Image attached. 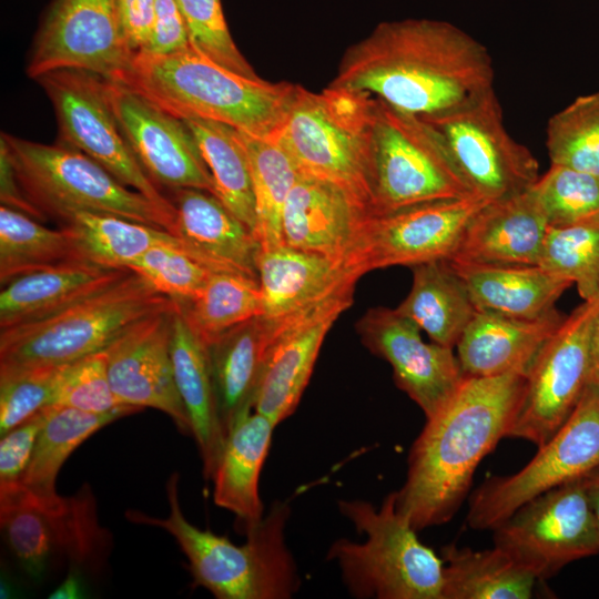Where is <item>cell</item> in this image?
<instances>
[{
  "label": "cell",
  "mask_w": 599,
  "mask_h": 599,
  "mask_svg": "<svg viewBox=\"0 0 599 599\" xmlns=\"http://www.w3.org/2000/svg\"><path fill=\"white\" fill-rule=\"evenodd\" d=\"M85 595L84 572L69 568L64 580L50 593L51 599H78Z\"/></svg>",
  "instance_id": "obj_51"
},
{
  "label": "cell",
  "mask_w": 599,
  "mask_h": 599,
  "mask_svg": "<svg viewBox=\"0 0 599 599\" xmlns=\"http://www.w3.org/2000/svg\"><path fill=\"white\" fill-rule=\"evenodd\" d=\"M366 213L338 185L300 173L284 207L283 242L346 263Z\"/></svg>",
  "instance_id": "obj_23"
},
{
  "label": "cell",
  "mask_w": 599,
  "mask_h": 599,
  "mask_svg": "<svg viewBox=\"0 0 599 599\" xmlns=\"http://www.w3.org/2000/svg\"><path fill=\"white\" fill-rule=\"evenodd\" d=\"M376 98L328 84L297 90L275 141L302 174L345 190L367 212L372 204V129Z\"/></svg>",
  "instance_id": "obj_6"
},
{
  "label": "cell",
  "mask_w": 599,
  "mask_h": 599,
  "mask_svg": "<svg viewBox=\"0 0 599 599\" xmlns=\"http://www.w3.org/2000/svg\"><path fill=\"white\" fill-rule=\"evenodd\" d=\"M0 526L8 547L34 579L57 559L95 572L111 550V534L99 522L88 485L69 497L37 495L22 484L0 489Z\"/></svg>",
  "instance_id": "obj_9"
},
{
  "label": "cell",
  "mask_w": 599,
  "mask_h": 599,
  "mask_svg": "<svg viewBox=\"0 0 599 599\" xmlns=\"http://www.w3.org/2000/svg\"><path fill=\"white\" fill-rule=\"evenodd\" d=\"M174 306L140 321L108 348L112 390L123 405L165 413L184 435L191 423L176 388L171 359Z\"/></svg>",
  "instance_id": "obj_21"
},
{
  "label": "cell",
  "mask_w": 599,
  "mask_h": 599,
  "mask_svg": "<svg viewBox=\"0 0 599 599\" xmlns=\"http://www.w3.org/2000/svg\"><path fill=\"white\" fill-rule=\"evenodd\" d=\"M443 599H528L536 576L509 554L494 546L474 550L445 546Z\"/></svg>",
  "instance_id": "obj_33"
},
{
  "label": "cell",
  "mask_w": 599,
  "mask_h": 599,
  "mask_svg": "<svg viewBox=\"0 0 599 599\" xmlns=\"http://www.w3.org/2000/svg\"><path fill=\"white\" fill-rule=\"evenodd\" d=\"M177 474L166 483L170 512L156 518L139 510L126 517L136 524L160 527L172 535L189 560L194 585L219 599H288L300 588V576L285 541L290 506L275 501L267 515L245 532L237 546L224 536L202 530L184 516L177 494Z\"/></svg>",
  "instance_id": "obj_3"
},
{
  "label": "cell",
  "mask_w": 599,
  "mask_h": 599,
  "mask_svg": "<svg viewBox=\"0 0 599 599\" xmlns=\"http://www.w3.org/2000/svg\"><path fill=\"white\" fill-rule=\"evenodd\" d=\"M60 366L0 368L1 436L51 405Z\"/></svg>",
  "instance_id": "obj_46"
},
{
  "label": "cell",
  "mask_w": 599,
  "mask_h": 599,
  "mask_svg": "<svg viewBox=\"0 0 599 599\" xmlns=\"http://www.w3.org/2000/svg\"><path fill=\"white\" fill-rule=\"evenodd\" d=\"M170 349L176 388L190 418L203 475L212 480L226 435L219 417L207 346L190 328L176 304Z\"/></svg>",
  "instance_id": "obj_27"
},
{
  "label": "cell",
  "mask_w": 599,
  "mask_h": 599,
  "mask_svg": "<svg viewBox=\"0 0 599 599\" xmlns=\"http://www.w3.org/2000/svg\"><path fill=\"white\" fill-rule=\"evenodd\" d=\"M599 466V386L588 384L564 426L519 471L486 479L470 496L467 524L494 529L535 497Z\"/></svg>",
  "instance_id": "obj_12"
},
{
  "label": "cell",
  "mask_w": 599,
  "mask_h": 599,
  "mask_svg": "<svg viewBox=\"0 0 599 599\" xmlns=\"http://www.w3.org/2000/svg\"><path fill=\"white\" fill-rule=\"evenodd\" d=\"M422 119L439 134L473 195L490 202L510 197L540 176L534 154L507 131L494 88L455 110Z\"/></svg>",
  "instance_id": "obj_11"
},
{
  "label": "cell",
  "mask_w": 599,
  "mask_h": 599,
  "mask_svg": "<svg viewBox=\"0 0 599 599\" xmlns=\"http://www.w3.org/2000/svg\"><path fill=\"white\" fill-rule=\"evenodd\" d=\"M354 290L343 291L292 315L267 317L271 332L254 397V412L276 425L294 413L327 333L353 304Z\"/></svg>",
  "instance_id": "obj_20"
},
{
  "label": "cell",
  "mask_w": 599,
  "mask_h": 599,
  "mask_svg": "<svg viewBox=\"0 0 599 599\" xmlns=\"http://www.w3.org/2000/svg\"><path fill=\"white\" fill-rule=\"evenodd\" d=\"M134 55L125 42L116 0H53L32 45V79L77 69L125 82Z\"/></svg>",
  "instance_id": "obj_17"
},
{
  "label": "cell",
  "mask_w": 599,
  "mask_h": 599,
  "mask_svg": "<svg viewBox=\"0 0 599 599\" xmlns=\"http://www.w3.org/2000/svg\"><path fill=\"white\" fill-rule=\"evenodd\" d=\"M51 405L90 413L123 406L110 384L105 349L60 366Z\"/></svg>",
  "instance_id": "obj_45"
},
{
  "label": "cell",
  "mask_w": 599,
  "mask_h": 599,
  "mask_svg": "<svg viewBox=\"0 0 599 599\" xmlns=\"http://www.w3.org/2000/svg\"><path fill=\"white\" fill-rule=\"evenodd\" d=\"M0 200L1 205L23 212L38 221L45 220V216L26 196L2 140H0Z\"/></svg>",
  "instance_id": "obj_50"
},
{
  "label": "cell",
  "mask_w": 599,
  "mask_h": 599,
  "mask_svg": "<svg viewBox=\"0 0 599 599\" xmlns=\"http://www.w3.org/2000/svg\"><path fill=\"white\" fill-rule=\"evenodd\" d=\"M408 295L396 307L432 342L455 348L477 308L469 291L448 260L412 267Z\"/></svg>",
  "instance_id": "obj_32"
},
{
  "label": "cell",
  "mask_w": 599,
  "mask_h": 599,
  "mask_svg": "<svg viewBox=\"0 0 599 599\" xmlns=\"http://www.w3.org/2000/svg\"><path fill=\"white\" fill-rule=\"evenodd\" d=\"M139 410L141 408L123 405L106 413H90L48 405L44 424L21 484L37 495H55L57 476L72 451L100 428Z\"/></svg>",
  "instance_id": "obj_34"
},
{
  "label": "cell",
  "mask_w": 599,
  "mask_h": 599,
  "mask_svg": "<svg viewBox=\"0 0 599 599\" xmlns=\"http://www.w3.org/2000/svg\"><path fill=\"white\" fill-rule=\"evenodd\" d=\"M191 45L217 64L241 75L260 77L236 47L221 0H176Z\"/></svg>",
  "instance_id": "obj_44"
},
{
  "label": "cell",
  "mask_w": 599,
  "mask_h": 599,
  "mask_svg": "<svg viewBox=\"0 0 599 599\" xmlns=\"http://www.w3.org/2000/svg\"><path fill=\"white\" fill-rule=\"evenodd\" d=\"M108 91L131 150L158 186L214 194L211 173L184 120L129 83L108 81Z\"/></svg>",
  "instance_id": "obj_18"
},
{
  "label": "cell",
  "mask_w": 599,
  "mask_h": 599,
  "mask_svg": "<svg viewBox=\"0 0 599 599\" xmlns=\"http://www.w3.org/2000/svg\"><path fill=\"white\" fill-rule=\"evenodd\" d=\"M341 514L366 539L335 540L327 559L356 598L443 599L444 560L424 545L395 506V491L377 509L368 501L339 500Z\"/></svg>",
  "instance_id": "obj_7"
},
{
  "label": "cell",
  "mask_w": 599,
  "mask_h": 599,
  "mask_svg": "<svg viewBox=\"0 0 599 599\" xmlns=\"http://www.w3.org/2000/svg\"><path fill=\"white\" fill-rule=\"evenodd\" d=\"M546 148L550 164L599 175V91L550 116Z\"/></svg>",
  "instance_id": "obj_41"
},
{
  "label": "cell",
  "mask_w": 599,
  "mask_h": 599,
  "mask_svg": "<svg viewBox=\"0 0 599 599\" xmlns=\"http://www.w3.org/2000/svg\"><path fill=\"white\" fill-rule=\"evenodd\" d=\"M530 190L549 226L599 215V175L550 164Z\"/></svg>",
  "instance_id": "obj_42"
},
{
  "label": "cell",
  "mask_w": 599,
  "mask_h": 599,
  "mask_svg": "<svg viewBox=\"0 0 599 599\" xmlns=\"http://www.w3.org/2000/svg\"><path fill=\"white\" fill-rule=\"evenodd\" d=\"M246 151L255 200L256 225L254 234L262 250L284 244L283 213L287 196L300 172L275 141L238 131Z\"/></svg>",
  "instance_id": "obj_38"
},
{
  "label": "cell",
  "mask_w": 599,
  "mask_h": 599,
  "mask_svg": "<svg viewBox=\"0 0 599 599\" xmlns=\"http://www.w3.org/2000/svg\"><path fill=\"white\" fill-rule=\"evenodd\" d=\"M85 261L71 233L48 229L30 215L0 206V283L47 267Z\"/></svg>",
  "instance_id": "obj_37"
},
{
  "label": "cell",
  "mask_w": 599,
  "mask_h": 599,
  "mask_svg": "<svg viewBox=\"0 0 599 599\" xmlns=\"http://www.w3.org/2000/svg\"><path fill=\"white\" fill-rule=\"evenodd\" d=\"M73 236L82 257L108 268L128 266L155 245H177L169 231L125 217L94 212H75L62 222Z\"/></svg>",
  "instance_id": "obj_35"
},
{
  "label": "cell",
  "mask_w": 599,
  "mask_h": 599,
  "mask_svg": "<svg viewBox=\"0 0 599 599\" xmlns=\"http://www.w3.org/2000/svg\"><path fill=\"white\" fill-rule=\"evenodd\" d=\"M589 384L599 386V297L591 329V363Z\"/></svg>",
  "instance_id": "obj_53"
},
{
  "label": "cell",
  "mask_w": 599,
  "mask_h": 599,
  "mask_svg": "<svg viewBox=\"0 0 599 599\" xmlns=\"http://www.w3.org/2000/svg\"><path fill=\"white\" fill-rule=\"evenodd\" d=\"M128 270L174 302L195 298L213 272L177 245H155L134 260Z\"/></svg>",
  "instance_id": "obj_43"
},
{
  "label": "cell",
  "mask_w": 599,
  "mask_h": 599,
  "mask_svg": "<svg viewBox=\"0 0 599 599\" xmlns=\"http://www.w3.org/2000/svg\"><path fill=\"white\" fill-rule=\"evenodd\" d=\"M116 4L125 42L135 58L150 41L155 0H116Z\"/></svg>",
  "instance_id": "obj_49"
},
{
  "label": "cell",
  "mask_w": 599,
  "mask_h": 599,
  "mask_svg": "<svg viewBox=\"0 0 599 599\" xmlns=\"http://www.w3.org/2000/svg\"><path fill=\"white\" fill-rule=\"evenodd\" d=\"M538 265L576 285L583 301L598 296L599 215L549 226Z\"/></svg>",
  "instance_id": "obj_40"
},
{
  "label": "cell",
  "mask_w": 599,
  "mask_h": 599,
  "mask_svg": "<svg viewBox=\"0 0 599 599\" xmlns=\"http://www.w3.org/2000/svg\"><path fill=\"white\" fill-rule=\"evenodd\" d=\"M263 315H292L355 288L358 276L345 262L323 254L281 245L261 250L257 257Z\"/></svg>",
  "instance_id": "obj_25"
},
{
  "label": "cell",
  "mask_w": 599,
  "mask_h": 599,
  "mask_svg": "<svg viewBox=\"0 0 599 599\" xmlns=\"http://www.w3.org/2000/svg\"><path fill=\"white\" fill-rule=\"evenodd\" d=\"M175 304L206 346L234 326L263 315L258 281L229 273H212L195 298Z\"/></svg>",
  "instance_id": "obj_39"
},
{
  "label": "cell",
  "mask_w": 599,
  "mask_h": 599,
  "mask_svg": "<svg viewBox=\"0 0 599 599\" xmlns=\"http://www.w3.org/2000/svg\"><path fill=\"white\" fill-rule=\"evenodd\" d=\"M526 373L465 377L451 398L413 443L395 506L412 527L449 521L466 499L476 468L507 437L517 414Z\"/></svg>",
  "instance_id": "obj_2"
},
{
  "label": "cell",
  "mask_w": 599,
  "mask_h": 599,
  "mask_svg": "<svg viewBox=\"0 0 599 599\" xmlns=\"http://www.w3.org/2000/svg\"><path fill=\"white\" fill-rule=\"evenodd\" d=\"M174 301L128 271L113 283L39 319L0 329V368L60 366L104 351Z\"/></svg>",
  "instance_id": "obj_5"
},
{
  "label": "cell",
  "mask_w": 599,
  "mask_h": 599,
  "mask_svg": "<svg viewBox=\"0 0 599 599\" xmlns=\"http://www.w3.org/2000/svg\"><path fill=\"white\" fill-rule=\"evenodd\" d=\"M565 318L558 309L538 318L477 311L455 347L465 377L526 373Z\"/></svg>",
  "instance_id": "obj_26"
},
{
  "label": "cell",
  "mask_w": 599,
  "mask_h": 599,
  "mask_svg": "<svg viewBox=\"0 0 599 599\" xmlns=\"http://www.w3.org/2000/svg\"><path fill=\"white\" fill-rule=\"evenodd\" d=\"M35 80L53 105L60 144L83 152L122 184L174 215L170 199L131 150L112 109L105 79L83 70L61 69Z\"/></svg>",
  "instance_id": "obj_13"
},
{
  "label": "cell",
  "mask_w": 599,
  "mask_h": 599,
  "mask_svg": "<svg viewBox=\"0 0 599 599\" xmlns=\"http://www.w3.org/2000/svg\"><path fill=\"white\" fill-rule=\"evenodd\" d=\"M530 189L483 206L468 224L449 261L478 265H538L549 225Z\"/></svg>",
  "instance_id": "obj_24"
},
{
  "label": "cell",
  "mask_w": 599,
  "mask_h": 599,
  "mask_svg": "<svg viewBox=\"0 0 599 599\" xmlns=\"http://www.w3.org/2000/svg\"><path fill=\"white\" fill-rule=\"evenodd\" d=\"M487 48L439 20L385 21L344 53L331 85L365 92L428 118L474 100L494 84Z\"/></svg>",
  "instance_id": "obj_1"
},
{
  "label": "cell",
  "mask_w": 599,
  "mask_h": 599,
  "mask_svg": "<svg viewBox=\"0 0 599 599\" xmlns=\"http://www.w3.org/2000/svg\"><path fill=\"white\" fill-rule=\"evenodd\" d=\"M488 202L470 195L367 212L346 265L358 276L390 266L450 260L476 213Z\"/></svg>",
  "instance_id": "obj_14"
},
{
  "label": "cell",
  "mask_w": 599,
  "mask_h": 599,
  "mask_svg": "<svg viewBox=\"0 0 599 599\" xmlns=\"http://www.w3.org/2000/svg\"><path fill=\"white\" fill-rule=\"evenodd\" d=\"M211 173L214 195L253 232L255 200L250 161L236 129L201 118L182 119Z\"/></svg>",
  "instance_id": "obj_36"
},
{
  "label": "cell",
  "mask_w": 599,
  "mask_h": 599,
  "mask_svg": "<svg viewBox=\"0 0 599 599\" xmlns=\"http://www.w3.org/2000/svg\"><path fill=\"white\" fill-rule=\"evenodd\" d=\"M470 195L439 134L422 118L376 99L368 212Z\"/></svg>",
  "instance_id": "obj_10"
},
{
  "label": "cell",
  "mask_w": 599,
  "mask_h": 599,
  "mask_svg": "<svg viewBox=\"0 0 599 599\" xmlns=\"http://www.w3.org/2000/svg\"><path fill=\"white\" fill-rule=\"evenodd\" d=\"M171 191L172 234L181 247L213 273L258 281L257 257L262 247L254 232L207 191Z\"/></svg>",
  "instance_id": "obj_22"
},
{
  "label": "cell",
  "mask_w": 599,
  "mask_h": 599,
  "mask_svg": "<svg viewBox=\"0 0 599 599\" xmlns=\"http://www.w3.org/2000/svg\"><path fill=\"white\" fill-rule=\"evenodd\" d=\"M29 201L45 216L62 222L75 212L112 214L162 227L172 234L174 215L122 184L83 152L7 133L1 139Z\"/></svg>",
  "instance_id": "obj_8"
},
{
  "label": "cell",
  "mask_w": 599,
  "mask_h": 599,
  "mask_svg": "<svg viewBox=\"0 0 599 599\" xmlns=\"http://www.w3.org/2000/svg\"><path fill=\"white\" fill-rule=\"evenodd\" d=\"M128 271L79 261L21 275L2 285L0 329L44 317L113 283Z\"/></svg>",
  "instance_id": "obj_29"
},
{
  "label": "cell",
  "mask_w": 599,
  "mask_h": 599,
  "mask_svg": "<svg viewBox=\"0 0 599 599\" xmlns=\"http://www.w3.org/2000/svg\"><path fill=\"white\" fill-rule=\"evenodd\" d=\"M125 83L181 119L212 120L270 140L277 135L297 90V84L235 73L192 45L167 55H135Z\"/></svg>",
  "instance_id": "obj_4"
},
{
  "label": "cell",
  "mask_w": 599,
  "mask_h": 599,
  "mask_svg": "<svg viewBox=\"0 0 599 599\" xmlns=\"http://www.w3.org/2000/svg\"><path fill=\"white\" fill-rule=\"evenodd\" d=\"M493 531L494 546L538 580L599 554V529L581 477L527 501Z\"/></svg>",
  "instance_id": "obj_16"
},
{
  "label": "cell",
  "mask_w": 599,
  "mask_h": 599,
  "mask_svg": "<svg viewBox=\"0 0 599 599\" xmlns=\"http://www.w3.org/2000/svg\"><path fill=\"white\" fill-rule=\"evenodd\" d=\"M449 261V260H448ZM477 311L519 318L542 317L572 283L540 265H478L449 261Z\"/></svg>",
  "instance_id": "obj_30"
},
{
  "label": "cell",
  "mask_w": 599,
  "mask_h": 599,
  "mask_svg": "<svg viewBox=\"0 0 599 599\" xmlns=\"http://www.w3.org/2000/svg\"><path fill=\"white\" fill-rule=\"evenodd\" d=\"M191 47L187 28L176 0H155L150 41L136 55L161 57Z\"/></svg>",
  "instance_id": "obj_48"
},
{
  "label": "cell",
  "mask_w": 599,
  "mask_h": 599,
  "mask_svg": "<svg viewBox=\"0 0 599 599\" xmlns=\"http://www.w3.org/2000/svg\"><path fill=\"white\" fill-rule=\"evenodd\" d=\"M275 426L257 412L238 420L226 437L212 477L214 502L232 511L244 532L264 517L258 479Z\"/></svg>",
  "instance_id": "obj_31"
},
{
  "label": "cell",
  "mask_w": 599,
  "mask_h": 599,
  "mask_svg": "<svg viewBox=\"0 0 599 599\" xmlns=\"http://www.w3.org/2000/svg\"><path fill=\"white\" fill-rule=\"evenodd\" d=\"M598 297L583 301L567 315L532 359L507 437L540 447L572 414L589 384L591 329Z\"/></svg>",
  "instance_id": "obj_15"
},
{
  "label": "cell",
  "mask_w": 599,
  "mask_h": 599,
  "mask_svg": "<svg viewBox=\"0 0 599 599\" xmlns=\"http://www.w3.org/2000/svg\"><path fill=\"white\" fill-rule=\"evenodd\" d=\"M581 483L599 529V466L585 474Z\"/></svg>",
  "instance_id": "obj_52"
},
{
  "label": "cell",
  "mask_w": 599,
  "mask_h": 599,
  "mask_svg": "<svg viewBox=\"0 0 599 599\" xmlns=\"http://www.w3.org/2000/svg\"><path fill=\"white\" fill-rule=\"evenodd\" d=\"M356 331L372 354L390 364L396 386L426 418L451 398L465 378L454 348L426 343L420 328L396 308L367 309Z\"/></svg>",
  "instance_id": "obj_19"
},
{
  "label": "cell",
  "mask_w": 599,
  "mask_h": 599,
  "mask_svg": "<svg viewBox=\"0 0 599 599\" xmlns=\"http://www.w3.org/2000/svg\"><path fill=\"white\" fill-rule=\"evenodd\" d=\"M45 417L47 406L1 436L0 489L21 484Z\"/></svg>",
  "instance_id": "obj_47"
},
{
  "label": "cell",
  "mask_w": 599,
  "mask_h": 599,
  "mask_svg": "<svg viewBox=\"0 0 599 599\" xmlns=\"http://www.w3.org/2000/svg\"><path fill=\"white\" fill-rule=\"evenodd\" d=\"M271 324L253 317L207 345L217 412L224 434L252 413Z\"/></svg>",
  "instance_id": "obj_28"
}]
</instances>
